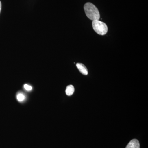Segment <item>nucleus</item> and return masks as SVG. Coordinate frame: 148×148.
Listing matches in <instances>:
<instances>
[{
  "mask_svg": "<svg viewBox=\"0 0 148 148\" xmlns=\"http://www.w3.org/2000/svg\"><path fill=\"white\" fill-rule=\"evenodd\" d=\"M125 148H140V144L137 139H133L127 144Z\"/></svg>",
  "mask_w": 148,
  "mask_h": 148,
  "instance_id": "nucleus-3",
  "label": "nucleus"
},
{
  "mask_svg": "<svg viewBox=\"0 0 148 148\" xmlns=\"http://www.w3.org/2000/svg\"><path fill=\"white\" fill-rule=\"evenodd\" d=\"M92 26L93 30L98 34L105 35L108 32V27L106 24L99 20L92 21Z\"/></svg>",
  "mask_w": 148,
  "mask_h": 148,
  "instance_id": "nucleus-2",
  "label": "nucleus"
},
{
  "mask_svg": "<svg viewBox=\"0 0 148 148\" xmlns=\"http://www.w3.org/2000/svg\"><path fill=\"white\" fill-rule=\"evenodd\" d=\"M76 66L78 70H79L80 72L83 75H86L88 74L87 68L84 64H81V63H77L76 64Z\"/></svg>",
  "mask_w": 148,
  "mask_h": 148,
  "instance_id": "nucleus-4",
  "label": "nucleus"
},
{
  "mask_svg": "<svg viewBox=\"0 0 148 148\" xmlns=\"http://www.w3.org/2000/svg\"><path fill=\"white\" fill-rule=\"evenodd\" d=\"M16 98H17V100H18V101H19V102L23 101L25 98V96H24L23 94H22V93L18 94L17 95Z\"/></svg>",
  "mask_w": 148,
  "mask_h": 148,
  "instance_id": "nucleus-6",
  "label": "nucleus"
},
{
  "mask_svg": "<svg viewBox=\"0 0 148 148\" xmlns=\"http://www.w3.org/2000/svg\"><path fill=\"white\" fill-rule=\"evenodd\" d=\"M74 91H75V88H74L73 86L72 85L68 86L66 87V95L68 96H71L73 95Z\"/></svg>",
  "mask_w": 148,
  "mask_h": 148,
  "instance_id": "nucleus-5",
  "label": "nucleus"
},
{
  "mask_svg": "<svg viewBox=\"0 0 148 148\" xmlns=\"http://www.w3.org/2000/svg\"><path fill=\"white\" fill-rule=\"evenodd\" d=\"M1 3L0 1V12H1Z\"/></svg>",
  "mask_w": 148,
  "mask_h": 148,
  "instance_id": "nucleus-8",
  "label": "nucleus"
},
{
  "mask_svg": "<svg viewBox=\"0 0 148 148\" xmlns=\"http://www.w3.org/2000/svg\"><path fill=\"white\" fill-rule=\"evenodd\" d=\"M24 87L25 89L28 91H30V90H32V87L31 86L29 85L28 84H25L24 85Z\"/></svg>",
  "mask_w": 148,
  "mask_h": 148,
  "instance_id": "nucleus-7",
  "label": "nucleus"
},
{
  "mask_svg": "<svg viewBox=\"0 0 148 148\" xmlns=\"http://www.w3.org/2000/svg\"><path fill=\"white\" fill-rule=\"evenodd\" d=\"M84 8L86 16L90 20L94 21L100 19L99 10L93 4L90 3H86L84 5Z\"/></svg>",
  "mask_w": 148,
  "mask_h": 148,
  "instance_id": "nucleus-1",
  "label": "nucleus"
}]
</instances>
